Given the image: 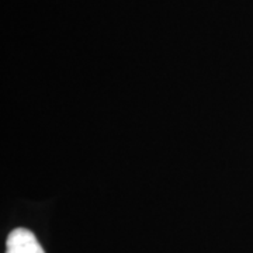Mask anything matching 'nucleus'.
<instances>
[{
    "label": "nucleus",
    "instance_id": "nucleus-1",
    "mask_svg": "<svg viewBox=\"0 0 253 253\" xmlns=\"http://www.w3.org/2000/svg\"><path fill=\"white\" fill-rule=\"evenodd\" d=\"M6 253H45L36 235L26 228L10 232L6 242Z\"/></svg>",
    "mask_w": 253,
    "mask_h": 253
}]
</instances>
